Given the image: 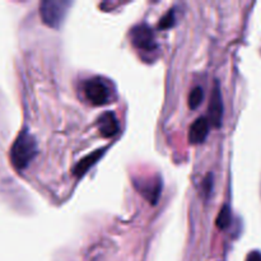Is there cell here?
<instances>
[{
  "mask_svg": "<svg viewBox=\"0 0 261 261\" xmlns=\"http://www.w3.org/2000/svg\"><path fill=\"white\" fill-rule=\"evenodd\" d=\"M38 148L35 137L28 130H22L10 148V161L18 171L25 170L37 155Z\"/></svg>",
  "mask_w": 261,
  "mask_h": 261,
  "instance_id": "6da1fadb",
  "label": "cell"
},
{
  "mask_svg": "<svg viewBox=\"0 0 261 261\" xmlns=\"http://www.w3.org/2000/svg\"><path fill=\"white\" fill-rule=\"evenodd\" d=\"M70 3L68 0H45L41 3L40 14L48 27L58 28L65 18Z\"/></svg>",
  "mask_w": 261,
  "mask_h": 261,
  "instance_id": "7a4b0ae2",
  "label": "cell"
},
{
  "mask_svg": "<svg viewBox=\"0 0 261 261\" xmlns=\"http://www.w3.org/2000/svg\"><path fill=\"white\" fill-rule=\"evenodd\" d=\"M130 36H132V43L138 50H142L144 53H152L157 48L153 30L145 23L135 25L130 32Z\"/></svg>",
  "mask_w": 261,
  "mask_h": 261,
  "instance_id": "3957f363",
  "label": "cell"
},
{
  "mask_svg": "<svg viewBox=\"0 0 261 261\" xmlns=\"http://www.w3.org/2000/svg\"><path fill=\"white\" fill-rule=\"evenodd\" d=\"M84 94L94 106H101L109 102L110 88L101 78L89 79L84 83Z\"/></svg>",
  "mask_w": 261,
  "mask_h": 261,
  "instance_id": "277c9868",
  "label": "cell"
},
{
  "mask_svg": "<svg viewBox=\"0 0 261 261\" xmlns=\"http://www.w3.org/2000/svg\"><path fill=\"white\" fill-rule=\"evenodd\" d=\"M223 119V99H222L221 89L218 84L212 91L211 103H209V121L213 124V126L219 127Z\"/></svg>",
  "mask_w": 261,
  "mask_h": 261,
  "instance_id": "5b68a950",
  "label": "cell"
},
{
  "mask_svg": "<svg viewBox=\"0 0 261 261\" xmlns=\"http://www.w3.org/2000/svg\"><path fill=\"white\" fill-rule=\"evenodd\" d=\"M209 119L205 116H201L193 122L189 130V142L191 144H199L206 139L209 133Z\"/></svg>",
  "mask_w": 261,
  "mask_h": 261,
  "instance_id": "8992f818",
  "label": "cell"
},
{
  "mask_svg": "<svg viewBox=\"0 0 261 261\" xmlns=\"http://www.w3.org/2000/svg\"><path fill=\"white\" fill-rule=\"evenodd\" d=\"M119 121L114 112L107 111L98 119V130L102 137L111 138L119 132Z\"/></svg>",
  "mask_w": 261,
  "mask_h": 261,
  "instance_id": "52a82bcc",
  "label": "cell"
},
{
  "mask_svg": "<svg viewBox=\"0 0 261 261\" xmlns=\"http://www.w3.org/2000/svg\"><path fill=\"white\" fill-rule=\"evenodd\" d=\"M137 188L139 189V191L142 193V195L147 199L149 203L155 204L157 203L158 198H160L161 189H162V185H161L160 178H152V181H143V184L140 185H137Z\"/></svg>",
  "mask_w": 261,
  "mask_h": 261,
  "instance_id": "ba28073f",
  "label": "cell"
},
{
  "mask_svg": "<svg viewBox=\"0 0 261 261\" xmlns=\"http://www.w3.org/2000/svg\"><path fill=\"white\" fill-rule=\"evenodd\" d=\"M102 154H103V149H99L96 150L94 153H91V154L87 155V157H84L82 161H79L78 165H76L73 170L74 175L78 176V177L79 176H83L84 173H86L87 171H88L89 168L102 157Z\"/></svg>",
  "mask_w": 261,
  "mask_h": 261,
  "instance_id": "9c48e42d",
  "label": "cell"
},
{
  "mask_svg": "<svg viewBox=\"0 0 261 261\" xmlns=\"http://www.w3.org/2000/svg\"><path fill=\"white\" fill-rule=\"evenodd\" d=\"M231 222H232L231 209H229V206L227 205L223 206V208L221 209V212H219L218 217H217V226H218V228L221 229H226L228 228Z\"/></svg>",
  "mask_w": 261,
  "mask_h": 261,
  "instance_id": "30bf717a",
  "label": "cell"
},
{
  "mask_svg": "<svg viewBox=\"0 0 261 261\" xmlns=\"http://www.w3.org/2000/svg\"><path fill=\"white\" fill-rule=\"evenodd\" d=\"M203 98H204L203 88L199 86L195 87V88H193V91L190 92V96H189V106H190V109L193 110L198 109V107L201 105V102H203Z\"/></svg>",
  "mask_w": 261,
  "mask_h": 261,
  "instance_id": "8fae6325",
  "label": "cell"
},
{
  "mask_svg": "<svg viewBox=\"0 0 261 261\" xmlns=\"http://www.w3.org/2000/svg\"><path fill=\"white\" fill-rule=\"evenodd\" d=\"M173 22H175V10L171 9V12H168L165 17L161 19L160 27L161 28H170L173 25Z\"/></svg>",
  "mask_w": 261,
  "mask_h": 261,
  "instance_id": "7c38bea8",
  "label": "cell"
},
{
  "mask_svg": "<svg viewBox=\"0 0 261 261\" xmlns=\"http://www.w3.org/2000/svg\"><path fill=\"white\" fill-rule=\"evenodd\" d=\"M246 261H261V252H259V251L250 252Z\"/></svg>",
  "mask_w": 261,
  "mask_h": 261,
  "instance_id": "4fadbf2b",
  "label": "cell"
}]
</instances>
